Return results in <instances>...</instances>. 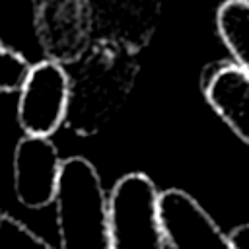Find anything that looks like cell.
<instances>
[{
	"instance_id": "obj_1",
	"label": "cell",
	"mask_w": 249,
	"mask_h": 249,
	"mask_svg": "<svg viewBox=\"0 0 249 249\" xmlns=\"http://www.w3.org/2000/svg\"><path fill=\"white\" fill-rule=\"evenodd\" d=\"M138 74L134 51L97 39L80 56L70 76L66 126L80 136H93L109 124L126 101Z\"/></svg>"
},
{
	"instance_id": "obj_2",
	"label": "cell",
	"mask_w": 249,
	"mask_h": 249,
	"mask_svg": "<svg viewBox=\"0 0 249 249\" xmlns=\"http://www.w3.org/2000/svg\"><path fill=\"white\" fill-rule=\"evenodd\" d=\"M54 206L60 249H113L109 198L91 161L64 160Z\"/></svg>"
},
{
	"instance_id": "obj_3",
	"label": "cell",
	"mask_w": 249,
	"mask_h": 249,
	"mask_svg": "<svg viewBox=\"0 0 249 249\" xmlns=\"http://www.w3.org/2000/svg\"><path fill=\"white\" fill-rule=\"evenodd\" d=\"M113 249H165L160 193L140 171L123 175L109 196Z\"/></svg>"
},
{
	"instance_id": "obj_4",
	"label": "cell",
	"mask_w": 249,
	"mask_h": 249,
	"mask_svg": "<svg viewBox=\"0 0 249 249\" xmlns=\"http://www.w3.org/2000/svg\"><path fill=\"white\" fill-rule=\"evenodd\" d=\"M68 103L70 74L58 60H41L19 91L18 123L25 134L51 136L66 123Z\"/></svg>"
},
{
	"instance_id": "obj_5",
	"label": "cell",
	"mask_w": 249,
	"mask_h": 249,
	"mask_svg": "<svg viewBox=\"0 0 249 249\" xmlns=\"http://www.w3.org/2000/svg\"><path fill=\"white\" fill-rule=\"evenodd\" d=\"M60 154L49 136L25 134L14 150V193L25 208H45L56 198Z\"/></svg>"
},
{
	"instance_id": "obj_6",
	"label": "cell",
	"mask_w": 249,
	"mask_h": 249,
	"mask_svg": "<svg viewBox=\"0 0 249 249\" xmlns=\"http://www.w3.org/2000/svg\"><path fill=\"white\" fill-rule=\"evenodd\" d=\"M160 214L171 249H237L196 198L181 189L160 193Z\"/></svg>"
},
{
	"instance_id": "obj_7",
	"label": "cell",
	"mask_w": 249,
	"mask_h": 249,
	"mask_svg": "<svg viewBox=\"0 0 249 249\" xmlns=\"http://www.w3.org/2000/svg\"><path fill=\"white\" fill-rule=\"evenodd\" d=\"M93 31V12L84 0H43L37 33L49 58L62 64L76 62L88 51Z\"/></svg>"
},
{
	"instance_id": "obj_8",
	"label": "cell",
	"mask_w": 249,
	"mask_h": 249,
	"mask_svg": "<svg viewBox=\"0 0 249 249\" xmlns=\"http://www.w3.org/2000/svg\"><path fill=\"white\" fill-rule=\"evenodd\" d=\"M158 18L160 0H99L93 25L97 39L136 53L154 35Z\"/></svg>"
},
{
	"instance_id": "obj_9",
	"label": "cell",
	"mask_w": 249,
	"mask_h": 249,
	"mask_svg": "<svg viewBox=\"0 0 249 249\" xmlns=\"http://www.w3.org/2000/svg\"><path fill=\"white\" fill-rule=\"evenodd\" d=\"M204 97L233 134L249 146V72L237 62L218 66L204 82Z\"/></svg>"
},
{
	"instance_id": "obj_10",
	"label": "cell",
	"mask_w": 249,
	"mask_h": 249,
	"mask_svg": "<svg viewBox=\"0 0 249 249\" xmlns=\"http://www.w3.org/2000/svg\"><path fill=\"white\" fill-rule=\"evenodd\" d=\"M216 25L233 60L249 72V0H226L216 12Z\"/></svg>"
},
{
	"instance_id": "obj_11",
	"label": "cell",
	"mask_w": 249,
	"mask_h": 249,
	"mask_svg": "<svg viewBox=\"0 0 249 249\" xmlns=\"http://www.w3.org/2000/svg\"><path fill=\"white\" fill-rule=\"evenodd\" d=\"M29 60L16 49L2 45L0 47V91L12 93L21 91L23 84L31 74Z\"/></svg>"
},
{
	"instance_id": "obj_12",
	"label": "cell",
	"mask_w": 249,
	"mask_h": 249,
	"mask_svg": "<svg viewBox=\"0 0 249 249\" xmlns=\"http://www.w3.org/2000/svg\"><path fill=\"white\" fill-rule=\"evenodd\" d=\"M0 249H54L10 214L0 218Z\"/></svg>"
},
{
	"instance_id": "obj_13",
	"label": "cell",
	"mask_w": 249,
	"mask_h": 249,
	"mask_svg": "<svg viewBox=\"0 0 249 249\" xmlns=\"http://www.w3.org/2000/svg\"><path fill=\"white\" fill-rule=\"evenodd\" d=\"M230 237H231V241L235 243L237 249H249V222L233 228L230 231Z\"/></svg>"
}]
</instances>
